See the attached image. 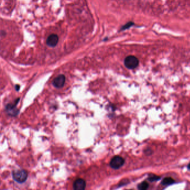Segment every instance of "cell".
Wrapping results in <instances>:
<instances>
[{"label": "cell", "mask_w": 190, "mask_h": 190, "mask_svg": "<svg viewBox=\"0 0 190 190\" xmlns=\"http://www.w3.org/2000/svg\"><path fill=\"white\" fill-rule=\"evenodd\" d=\"M134 25V23L132 22H128L127 23L126 25H125L122 28V30H126L127 28H130L131 26H132V25Z\"/></svg>", "instance_id": "10"}, {"label": "cell", "mask_w": 190, "mask_h": 190, "mask_svg": "<svg viewBox=\"0 0 190 190\" xmlns=\"http://www.w3.org/2000/svg\"><path fill=\"white\" fill-rule=\"evenodd\" d=\"M159 179H160V177L156 176H153L150 177V178H149V180H150L151 182L156 181H157V180H159Z\"/></svg>", "instance_id": "11"}, {"label": "cell", "mask_w": 190, "mask_h": 190, "mask_svg": "<svg viewBox=\"0 0 190 190\" xmlns=\"http://www.w3.org/2000/svg\"><path fill=\"white\" fill-rule=\"evenodd\" d=\"M65 82V75L61 74L58 75L53 81L54 86L58 88L63 87L64 84Z\"/></svg>", "instance_id": "4"}, {"label": "cell", "mask_w": 190, "mask_h": 190, "mask_svg": "<svg viewBox=\"0 0 190 190\" xmlns=\"http://www.w3.org/2000/svg\"><path fill=\"white\" fill-rule=\"evenodd\" d=\"M6 111L8 115L15 116L19 113V111L16 108V105L13 104H8L6 107Z\"/></svg>", "instance_id": "7"}, {"label": "cell", "mask_w": 190, "mask_h": 190, "mask_svg": "<svg viewBox=\"0 0 190 190\" xmlns=\"http://www.w3.org/2000/svg\"><path fill=\"white\" fill-rule=\"evenodd\" d=\"M138 59L134 56H128L124 60V65L129 69H134L138 67Z\"/></svg>", "instance_id": "2"}, {"label": "cell", "mask_w": 190, "mask_h": 190, "mask_svg": "<svg viewBox=\"0 0 190 190\" xmlns=\"http://www.w3.org/2000/svg\"><path fill=\"white\" fill-rule=\"evenodd\" d=\"M59 37L56 34H52L49 36L46 40V44L50 47H55L58 43Z\"/></svg>", "instance_id": "5"}, {"label": "cell", "mask_w": 190, "mask_h": 190, "mask_svg": "<svg viewBox=\"0 0 190 190\" xmlns=\"http://www.w3.org/2000/svg\"><path fill=\"white\" fill-rule=\"evenodd\" d=\"M124 159L120 156H117L111 159L110 166L113 169H119L124 164Z\"/></svg>", "instance_id": "3"}, {"label": "cell", "mask_w": 190, "mask_h": 190, "mask_svg": "<svg viewBox=\"0 0 190 190\" xmlns=\"http://www.w3.org/2000/svg\"><path fill=\"white\" fill-rule=\"evenodd\" d=\"M175 181H174V180H173L172 178H171V177H166V178H164L163 180L162 183L163 185H172L173 183H174Z\"/></svg>", "instance_id": "8"}, {"label": "cell", "mask_w": 190, "mask_h": 190, "mask_svg": "<svg viewBox=\"0 0 190 190\" xmlns=\"http://www.w3.org/2000/svg\"><path fill=\"white\" fill-rule=\"evenodd\" d=\"M148 187H149L148 183L144 181V182H142L141 184L139 185L138 186V189L139 190H146L148 188Z\"/></svg>", "instance_id": "9"}, {"label": "cell", "mask_w": 190, "mask_h": 190, "mask_svg": "<svg viewBox=\"0 0 190 190\" xmlns=\"http://www.w3.org/2000/svg\"><path fill=\"white\" fill-rule=\"evenodd\" d=\"M188 168H189V169H190V164L188 165Z\"/></svg>", "instance_id": "12"}, {"label": "cell", "mask_w": 190, "mask_h": 190, "mask_svg": "<svg viewBox=\"0 0 190 190\" xmlns=\"http://www.w3.org/2000/svg\"><path fill=\"white\" fill-rule=\"evenodd\" d=\"M13 180L19 183H22L26 181L28 178V172L24 170H16L12 172Z\"/></svg>", "instance_id": "1"}, {"label": "cell", "mask_w": 190, "mask_h": 190, "mask_svg": "<svg viewBox=\"0 0 190 190\" xmlns=\"http://www.w3.org/2000/svg\"><path fill=\"white\" fill-rule=\"evenodd\" d=\"M86 186V182L82 179L79 178L75 180L73 183V188L75 190H83L85 189Z\"/></svg>", "instance_id": "6"}]
</instances>
